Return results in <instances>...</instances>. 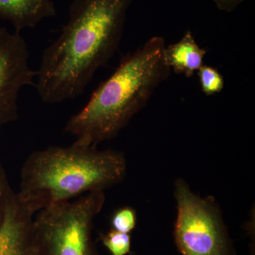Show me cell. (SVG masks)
Segmentation results:
<instances>
[{
    "label": "cell",
    "instance_id": "cell-1",
    "mask_svg": "<svg viewBox=\"0 0 255 255\" xmlns=\"http://www.w3.org/2000/svg\"><path fill=\"white\" fill-rule=\"evenodd\" d=\"M132 0H73L59 37L47 47L37 72L43 102L82 95L94 75L118 49Z\"/></svg>",
    "mask_w": 255,
    "mask_h": 255
},
{
    "label": "cell",
    "instance_id": "cell-2",
    "mask_svg": "<svg viewBox=\"0 0 255 255\" xmlns=\"http://www.w3.org/2000/svg\"><path fill=\"white\" fill-rule=\"evenodd\" d=\"M165 47L164 38L155 36L124 57L85 107L69 119L65 132L75 136V141L96 147L117 136L168 78Z\"/></svg>",
    "mask_w": 255,
    "mask_h": 255
},
{
    "label": "cell",
    "instance_id": "cell-3",
    "mask_svg": "<svg viewBox=\"0 0 255 255\" xmlns=\"http://www.w3.org/2000/svg\"><path fill=\"white\" fill-rule=\"evenodd\" d=\"M127 169L119 151L77 141L68 147H49L32 152L25 161L18 195L37 214L51 204L105 191L124 180Z\"/></svg>",
    "mask_w": 255,
    "mask_h": 255
},
{
    "label": "cell",
    "instance_id": "cell-4",
    "mask_svg": "<svg viewBox=\"0 0 255 255\" xmlns=\"http://www.w3.org/2000/svg\"><path fill=\"white\" fill-rule=\"evenodd\" d=\"M105 202V191H94L38 211L33 223L37 255H97L94 221Z\"/></svg>",
    "mask_w": 255,
    "mask_h": 255
},
{
    "label": "cell",
    "instance_id": "cell-5",
    "mask_svg": "<svg viewBox=\"0 0 255 255\" xmlns=\"http://www.w3.org/2000/svg\"><path fill=\"white\" fill-rule=\"evenodd\" d=\"M177 215L174 238L182 255H236V251L214 199L194 194L178 179L174 191Z\"/></svg>",
    "mask_w": 255,
    "mask_h": 255
},
{
    "label": "cell",
    "instance_id": "cell-6",
    "mask_svg": "<svg viewBox=\"0 0 255 255\" xmlns=\"http://www.w3.org/2000/svg\"><path fill=\"white\" fill-rule=\"evenodd\" d=\"M35 75L24 38L0 27V127L18 119L19 92L32 85Z\"/></svg>",
    "mask_w": 255,
    "mask_h": 255
},
{
    "label": "cell",
    "instance_id": "cell-7",
    "mask_svg": "<svg viewBox=\"0 0 255 255\" xmlns=\"http://www.w3.org/2000/svg\"><path fill=\"white\" fill-rule=\"evenodd\" d=\"M34 215L13 190L0 164V255H37Z\"/></svg>",
    "mask_w": 255,
    "mask_h": 255
},
{
    "label": "cell",
    "instance_id": "cell-8",
    "mask_svg": "<svg viewBox=\"0 0 255 255\" xmlns=\"http://www.w3.org/2000/svg\"><path fill=\"white\" fill-rule=\"evenodd\" d=\"M56 16L52 0H0V18L9 21L15 32L36 28L47 18Z\"/></svg>",
    "mask_w": 255,
    "mask_h": 255
},
{
    "label": "cell",
    "instance_id": "cell-9",
    "mask_svg": "<svg viewBox=\"0 0 255 255\" xmlns=\"http://www.w3.org/2000/svg\"><path fill=\"white\" fill-rule=\"evenodd\" d=\"M206 50L199 46L190 30L177 43L165 47L164 58L170 70L191 78L204 65Z\"/></svg>",
    "mask_w": 255,
    "mask_h": 255
},
{
    "label": "cell",
    "instance_id": "cell-10",
    "mask_svg": "<svg viewBox=\"0 0 255 255\" xmlns=\"http://www.w3.org/2000/svg\"><path fill=\"white\" fill-rule=\"evenodd\" d=\"M197 73L201 90L204 95L212 96L223 91L225 86L224 78L217 69L203 65Z\"/></svg>",
    "mask_w": 255,
    "mask_h": 255
},
{
    "label": "cell",
    "instance_id": "cell-11",
    "mask_svg": "<svg viewBox=\"0 0 255 255\" xmlns=\"http://www.w3.org/2000/svg\"><path fill=\"white\" fill-rule=\"evenodd\" d=\"M100 240L112 255H127L130 253L131 237L130 234L111 230L110 232L101 234Z\"/></svg>",
    "mask_w": 255,
    "mask_h": 255
},
{
    "label": "cell",
    "instance_id": "cell-12",
    "mask_svg": "<svg viewBox=\"0 0 255 255\" xmlns=\"http://www.w3.org/2000/svg\"><path fill=\"white\" fill-rule=\"evenodd\" d=\"M136 223V212L128 206L117 210L111 219L112 230L124 234H130L135 229Z\"/></svg>",
    "mask_w": 255,
    "mask_h": 255
},
{
    "label": "cell",
    "instance_id": "cell-13",
    "mask_svg": "<svg viewBox=\"0 0 255 255\" xmlns=\"http://www.w3.org/2000/svg\"><path fill=\"white\" fill-rule=\"evenodd\" d=\"M214 1L220 11L231 12L243 2V0H214Z\"/></svg>",
    "mask_w": 255,
    "mask_h": 255
}]
</instances>
